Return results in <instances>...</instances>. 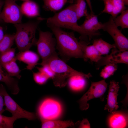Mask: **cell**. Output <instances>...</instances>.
Instances as JSON below:
<instances>
[{
  "label": "cell",
  "instance_id": "6da1fadb",
  "mask_svg": "<svg viewBox=\"0 0 128 128\" xmlns=\"http://www.w3.org/2000/svg\"><path fill=\"white\" fill-rule=\"evenodd\" d=\"M48 26L55 36L56 46L62 57L67 59L71 58L84 59L80 42L75 37L74 33L66 32L57 27Z\"/></svg>",
  "mask_w": 128,
  "mask_h": 128
},
{
  "label": "cell",
  "instance_id": "7a4b0ae2",
  "mask_svg": "<svg viewBox=\"0 0 128 128\" xmlns=\"http://www.w3.org/2000/svg\"><path fill=\"white\" fill-rule=\"evenodd\" d=\"M46 20L47 26H53L72 30L81 35L79 38L80 40L89 41L85 33L78 24V19L75 10L74 4H72Z\"/></svg>",
  "mask_w": 128,
  "mask_h": 128
},
{
  "label": "cell",
  "instance_id": "3957f363",
  "mask_svg": "<svg viewBox=\"0 0 128 128\" xmlns=\"http://www.w3.org/2000/svg\"><path fill=\"white\" fill-rule=\"evenodd\" d=\"M46 18L39 17L33 20L24 23L14 24L16 29L14 40L19 51L29 50L36 45V30L40 23Z\"/></svg>",
  "mask_w": 128,
  "mask_h": 128
},
{
  "label": "cell",
  "instance_id": "277c9868",
  "mask_svg": "<svg viewBox=\"0 0 128 128\" xmlns=\"http://www.w3.org/2000/svg\"><path fill=\"white\" fill-rule=\"evenodd\" d=\"M39 38L36 42L38 53L42 59L39 64H45L52 58L57 56L55 51V38L53 37V33L49 31H43L38 29Z\"/></svg>",
  "mask_w": 128,
  "mask_h": 128
},
{
  "label": "cell",
  "instance_id": "5b68a950",
  "mask_svg": "<svg viewBox=\"0 0 128 128\" xmlns=\"http://www.w3.org/2000/svg\"><path fill=\"white\" fill-rule=\"evenodd\" d=\"M46 64L50 66L55 73V75L52 78L54 84L59 87L66 86L67 78L81 73L71 68L59 58L58 56L49 60L45 64Z\"/></svg>",
  "mask_w": 128,
  "mask_h": 128
},
{
  "label": "cell",
  "instance_id": "8992f818",
  "mask_svg": "<svg viewBox=\"0 0 128 128\" xmlns=\"http://www.w3.org/2000/svg\"><path fill=\"white\" fill-rule=\"evenodd\" d=\"M108 86L105 80L96 82H91L89 89L78 101L80 109L86 110L89 108L88 101L92 99L100 98L101 101L104 100L103 96L106 91Z\"/></svg>",
  "mask_w": 128,
  "mask_h": 128
},
{
  "label": "cell",
  "instance_id": "52a82bcc",
  "mask_svg": "<svg viewBox=\"0 0 128 128\" xmlns=\"http://www.w3.org/2000/svg\"><path fill=\"white\" fill-rule=\"evenodd\" d=\"M0 93L3 96L5 110L11 113L12 116L18 119L25 118L29 120H33L36 118L34 113L26 111L21 108L9 96L5 88L2 84H0Z\"/></svg>",
  "mask_w": 128,
  "mask_h": 128
},
{
  "label": "cell",
  "instance_id": "ba28073f",
  "mask_svg": "<svg viewBox=\"0 0 128 128\" xmlns=\"http://www.w3.org/2000/svg\"><path fill=\"white\" fill-rule=\"evenodd\" d=\"M62 107L58 101L47 98L44 100L39 105L38 112L40 119L53 120L58 118L62 112Z\"/></svg>",
  "mask_w": 128,
  "mask_h": 128
},
{
  "label": "cell",
  "instance_id": "9c48e42d",
  "mask_svg": "<svg viewBox=\"0 0 128 128\" xmlns=\"http://www.w3.org/2000/svg\"><path fill=\"white\" fill-rule=\"evenodd\" d=\"M1 17L4 22L14 24L22 23L23 14L15 0H5Z\"/></svg>",
  "mask_w": 128,
  "mask_h": 128
},
{
  "label": "cell",
  "instance_id": "30bf717a",
  "mask_svg": "<svg viewBox=\"0 0 128 128\" xmlns=\"http://www.w3.org/2000/svg\"><path fill=\"white\" fill-rule=\"evenodd\" d=\"M118 27L111 16L107 22L103 23L102 29L111 36L114 41L116 47L119 50L122 51H128V39Z\"/></svg>",
  "mask_w": 128,
  "mask_h": 128
},
{
  "label": "cell",
  "instance_id": "8fae6325",
  "mask_svg": "<svg viewBox=\"0 0 128 128\" xmlns=\"http://www.w3.org/2000/svg\"><path fill=\"white\" fill-rule=\"evenodd\" d=\"M118 63L128 64V51H122L118 50L116 48H113L110 54L105 56H101L100 59L95 63V68L98 69L102 66L108 64Z\"/></svg>",
  "mask_w": 128,
  "mask_h": 128
},
{
  "label": "cell",
  "instance_id": "7c38bea8",
  "mask_svg": "<svg viewBox=\"0 0 128 128\" xmlns=\"http://www.w3.org/2000/svg\"><path fill=\"white\" fill-rule=\"evenodd\" d=\"M80 26L90 41L93 37L101 35L99 30L102 29L103 23L98 21L94 13H91L85 16L84 21Z\"/></svg>",
  "mask_w": 128,
  "mask_h": 128
},
{
  "label": "cell",
  "instance_id": "4fadbf2b",
  "mask_svg": "<svg viewBox=\"0 0 128 128\" xmlns=\"http://www.w3.org/2000/svg\"><path fill=\"white\" fill-rule=\"evenodd\" d=\"M119 83L112 80L111 81L109 86L107 102L104 109L113 114L115 112L119 107L117 101V97L119 90Z\"/></svg>",
  "mask_w": 128,
  "mask_h": 128
},
{
  "label": "cell",
  "instance_id": "5bb4252c",
  "mask_svg": "<svg viewBox=\"0 0 128 128\" xmlns=\"http://www.w3.org/2000/svg\"><path fill=\"white\" fill-rule=\"evenodd\" d=\"M16 60L22 62L27 64L26 69L32 70L37 64L39 59L38 55L36 53L29 50L19 51L15 57Z\"/></svg>",
  "mask_w": 128,
  "mask_h": 128
},
{
  "label": "cell",
  "instance_id": "9a60e30c",
  "mask_svg": "<svg viewBox=\"0 0 128 128\" xmlns=\"http://www.w3.org/2000/svg\"><path fill=\"white\" fill-rule=\"evenodd\" d=\"M92 77L90 73L87 74L82 73L73 75L69 78L68 84L70 88L74 91L83 89L87 84V79Z\"/></svg>",
  "mask_w": 128,
  "mask_h": 128
},
{
  "label": "cell",
  "instance_id": "2e32d148",
  "mask_svg": "<svg viewBox=\"0 0 128 128\" xmlns=\"http://www.w3.org/2000/svg\"><path fill=\"white\" fill-rule=\"evenodd\" d=\"M110 127L113 128H123L128 125V114L124 112L116 111L111 114L108 120Z\"/></svg>",
  "mask_w": 128,
  "mask_h": 128
},
{
  "label": "cell",
  "instance_id": "e0dca14e",
  "mask_svg": "<svg viewBox=\"0 0 128 128\" xmlns=\"http://www.w3.org/2000/svg\"><path fill=\"white\" fill-rule=\"evenodd\" d=\"M0 82L4 83L13 94H17L19 91L18 80L10 76L0 64Z\"/></svg>",
  "mask_w": 128,
  "mask_h": 128
},
{
  "label": "cell",
  "instance_id": "ac0fdd59",
  "mask_svg": "<svg viewBox=\"0 0 128 128\" xmlns=\"http://www.w3.org/2000/svg\"><path fill=\"white\" fill-rule=\"evenodd\" d=\"M80 41L83 52L84 60L87 61L89 59L91 62H97L101 56L94 46L93 45L88 46L89 44L83 40Z\"/></svg>",
  "mask_w": 128,
  "mask_h": 128
},
{
  "label": "cell",
  "instance_id": "d6986e66",
  "mask_svg": "<svg viewBox=\"0 0 128 128\" xmlns=\"http://www.w3.org/2000/svg\"><path fill=\"white\" fill-rule=\"evenodd\" d=\"M23 14L29 17H34L39 15V6L37 4L32 1H25L20 7Z\"/></svg>",
  "mask_w": 128,
  "mask_h": 128
},
{
  "label": "cell",
  "instance_id": "ffe728a7",
  "mask_svg": "<svg viewBox=\"0 0 128 128\" xmlns=\"http://www.w3.org/2000/svg\"><path fill=\"white\" fill-rule=\"evenodd\" d=\"M42 128H65L74 125V123L70 120H48L40 119Z\"/></svg>",
  "mask_w": 128,
  "mask_h": 128
},
{
  "label": "cell",
  "instance_id": "44dd1931",
  "mask_svg": "<svg viewBox=\"0 0 128 128\" xmlns=\"http://www.w3.org/2000/svg\"><path fill=\"white\" fill-rule=\"evenodd\" d=\"M43 8L47 11L55 12L60 9L66 3L68 0H42Z\"/></svg>",
  "mask_w": 128,
  "mask_h": 128
},
{
  "label": "cell",
  "instance_id": "7402d4cb",
  "mask_svg": "<svg viewBox=\"0 0 128 128\" xmlns=\"http://www.w3.org/2000/svg\"><path fill=\"white\" fill-rule=\"evenodd\" d=\"M16 61L14 58L8 63L0 64L10 76L15 77L20 79L21 77L20 75L21 71L16 63Z\"/></svg>",
  "mask_w": 128,
  "mask_h": 128
},
{
  "label": "cell",
  "instance_id": "603a6c76",
  "mask_svg": "<svg viewBox=\"0 0 128 128\" xmlns=\"http://www.w3.org/2000/svg\"><path fill=\"white\" fill-rule=\"evenodd\" d=\"M93 45L101 55H107L111 49L116 48L114 43L110 44L101 39L94 40Z\"/></svg>",
  "mask_w": 128,
  "mask_h": 128
},
{
  "label": "cell",
  "instance_id": "cb8c5ba5",
  "mask_svg": "<svg viewBox=\"0 0 128 128\" xmlns=\"http://www.w3.org/2000/svg\"><path fill=\"white\" fill-rule=\"evenodd\" d=\"M85 0H76L74 4L75 10L78 20L88 14Z\"/></svg>",
  "mask_w": 128,
  "mask_h": 128
},
{
  "label": "cell",
  "instance_id": "d4e9b609",
  "mask_svg": "<svg viewBox=\"0 0 128 128\" xmlns=\"http://www.w3.org/2000/svg\"><path fill=\"white\" fill-rule=\"evenodd\" d=\"M118 16L113 18L115 25L117 27H120L122 28H128V10L126 9L121 13Z\"/></svg>",
  "mask_w": 128,
  "mask_h": 128
},
{
  "label": "cell",
  "instance_id": "484cf974",
  "mask_svg": "<svg viewBox=\"0 0 128 128\" xmlns=\"http://www.w3.org/2000/svg\"><path fill=\"white\" fill-rule=\"evenodd\" d=\"M15 34H5L0 42V52L5 51L11 48L14 40Z\"/></svg>",
  "mask_w": 128,
  "mask_h": 128
},
{
  "label": "cell",
  "instance_id": "4316f807",
  "mask_svg": "<svg viewBox=\"0 0 128 128\" xmlns=\"http://www.w3.org/2000/svg\"><path fill=\"white\" fill-rule=\"evenodd\" d=\"M112 1L113 9L111 15L113 18H114L119 14L126 9V8L123 0H112Z\"/></svg>",
  "mask_w": 128,
  "mask_h": 128
},
{
  "label": "cell",
  "instance_id": "83f0119b",
  "mask_svg": "<svg viewBox=\"0 0 128 128\" xmlns=\"http://www.w3.org/2000/svg\"><path fill=\"white\" fill-rule=\"evenodd\" d=\"M15 49L10 48L2 52H0V64H2L8 63L14 58Z\"/></svg>",
  "mask_w": 128,
  "mask_h": 128
},
{
  "label": "cell",
  "instance_id": "f1b7e54d",
  "mask_svg": "<svg viewBox=\"0 0 128 128\" xmlns=\"http://www.w3.org/2000/svg\"><path fill=\"white\" fill-rule=\"evenodd\" d=\"M117 64H109L106 65L102 69L100 73V76L105 79L110 76L113 75L117 70Z\"/></svg>",
  "mask_w": 128,
  "mask_h": 128
},
{
  "label": "cell",
  "instance_id": "f546056e",
  "mask_svg": "<svg viewBox=\"0 0 128 128\" xmlns=\"http://www.w3.org/2000/svg\"><path fill=\"white\" fill-rule=\"evenodd\" d=\"M15 117L6 116L0 114V126L2 128H12L13 124L17 119Z\"/></svg>",
  "mask_w": 128,
  "mask_h": 128
},
{
  "label": "cell",
  "instance_id": "4dcf8cb0",
  "mask_svg": "<svg viewBox=\"0 0 128 128\" xmlns=\"http://www.w3.org/2000/svg\"><path fill=\"white\" fill-rule=\"evenodd\" d=\"M33 76L35 81L39 85L44 84L49 78L45 74L39 71L37 72H33Z\"/></svg>",
  "mask_w": 128,
  "mask_h": 128
},
{
  "label": "cell",
  "instance_id": "1f68e13d",
  "mask_svg": "<svg viewBox=\"0 0 128 128\" xmlns=\"http://www.w3.org/2000/svg\"><path fill=\"white\" fill-rule=\"evenodd\" d=\"M42 66L41 67H37L39 71L45 74L49 78H52L55 75V73L50 66L46 64Z\"/></svg>",
  "mask_w": 128,
  "mask_h": 128
},
{
  "label": "cell",
  "instance_id": "d6a6232c",
  "mask_svg": "<svg viewBox=\"0 0 128 128\" xmlns=\"http://www.w3.org/2000/svg\"><path fill=\"white\" fill-rule=\"evenodd\" d=\"M104 2V7L101 13H105L111 14L113 9L112 0H101Z\"/></svg>",
  "mask_w": 128,
  "mask_h": 128
},
{
  "label": "cell",
  "instance_id": "836d02e7",
  "mask_svg": "<svg viewBox=\"0 0 128 128\" xmlns=\"http://www.w3.org/2000/svg\"><path fill=\"white\" fill-rule=\"evenodd\" d=\"M79 128H90V124L88 120L86 118L83 119L80 123Z\"/></svg>",
  "mask_w": 128,
  "mask_h": 128
},
{
  "label": "cell",
  "instance_id": "e575fe53",
  "mask_svg": "<svg viewBox=\"0 0 128 128\" xmlns=\"http://www.w3.org/2000/svg\"><path fill=\"white\" fill-rule=\"evenodd\" d=\"M4 97L0 93V114H2L5 111L4 108Z\"/></svg>",
  "mask_w": 128,
  "mask_h": 128
},
{
  "label": "cell",
  "instance_id": "d590c367",
  "mask_svg": "<svg viewBox=\"0 0 128 128\" xmlns=\"http://www.w3.org/2000/svg\"><path fill=\"white\" fill-rule=\"evenodd\" d=\"M5 1L3 0H0V23L4 22L1 18V9L4 4Z\"/></svg>",
  "mask_w": 128,
  "mask_h": 128
},
{
  "label": "cell",
  "instance_id": "8d00e7d4",
  "mask_svg": "<svg viewBox=\"0 0 128 128\" xmlns=\"http://www.w3.org/2000/svg\"><path fill=\"white\" fill-rule=\"evenodd\" d=\"M4 35L3 28L2 27L0 26V42L3 39Z\"/></svg>",
  "mask_w": 128,
  "mask_h": 128
},
{
  "label": "cell",
  "instance_id": "74e56055",
  "mask_svg": "<svg viewBox=\"0 0 128 128\" xmlns=\"http://www.w3.org/2000/svg\"><path fill=\"white\" fill-rule=\"evenodd\" d=\"M90 9L91 13H93L90 0H85Z\"/></svg>",
  "mask_w": 128,
  "mask_h": 128
},
{
  "label": "cell",
  "instance_id": "f35d334b",
  "mask_svg": "<svg viewBox=\"0 0 128 128\" xmlns=\"http://www.w3.org/2000/svg\"><path fill=\"white\" fill-rule=\"evenodd\" d=\"M124 3L125 5H128V0H123Z\"/></svg>",
  "mask_w": 128,
  "mask_h": 128
},
{
  "label": "cell",
  "instance_id": "ab89813d",
  "mask_svg": "<svg viewBox=\"0 0 128 128\" xmlns=\"http://www.w3.org/2000/svg\"><path fill=\"white\" fill-rule=\"evenodd\" d=\"M22 0V1H27V0H15V1H17V0Z\"/></svg>",
  "mask_w": 128,
  "mask_h": 128
},
{
  "label": "cell",
  "instance_id": "60d3db41",
  "mask_svg": "<svg viewBox=\"0 0 128 128\" xmlns=\"http://www.w3.org/2000/svg\"><path fill=\"white\" fill-rule=\"evenodd\" d=\"M0 128H2L0 126Z\"/></svg>",
  "mask_w": 128,
  "mask_h": 128
}]
</instances>
